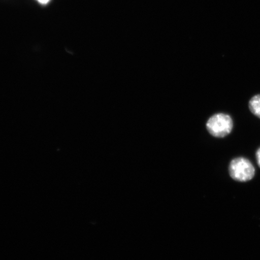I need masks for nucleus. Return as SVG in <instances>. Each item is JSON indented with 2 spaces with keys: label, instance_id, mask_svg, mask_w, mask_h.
<instances>
[{
  "label": "nucleus",
  "instance_id": "1",
  "mask_svg": "<svg viewBox=\"0 0 260 260\" xmlns=\"http://www.w3.org/2000/svg\"><path fill=\"white\" fill-rule=\"evenodd\" d=\"M229 174L233 180L245 183L251 180L255 174V168L248 158L237 157L231 161Z\"/></svg>",
  "mask_w": 260,
  "mask_h": 260
},
{
  "label": "nucleus",
  "instance_id": "2",
  "mask_svg": "<svg viewBox=\"0 0 260 260\" xmlns=\"http://www.w3.org/2000/svg\"><path fill=\"white\" fill-rule=\"evenodd\" d=\"M233 121L225 113H217L211 116L207 122L208 132L214 137L222 138L230 134L233 128Z\"/></svg>",
  "mask_w": 260,
  "mask_h": 260
},
{
  "label": "nucleus",
  "instance_id": "3",
  "mask_svg": "<svg viewBox=\"0 0 260 260\" xmlns=\"http://www.w3.org/2000/svg\"><path fill=\"white\" fill-rule=\"evenodd\" d=\"M249 108L253 115L260 118V94L253 96L249 101Z\"/></svg>",
  "mask_w": 260,
  "mask_h": 260
},
{
  "label": "nucleus",
  "instance_id": "4",
  "mask_svg": "<svg viewBox=\"0 0 260 260\" xmlns=\"http://www.w3.org/2000/svg\"><path fill=\"white\" fill-rule=\"evenodd\" d=\"M256 161H257L259 167L260 168V148L258 149L257 151H256Z\"/></svg>",
  "mask_w": 260,
  "mask_h": 260
},
{
  "label": "nucleus",
  "instance_id": "5",
  "mask_svg": "<svg viewBox=\"0 0 260 260\" xmlns=\"http://www.w3.org/2000/svg\"><path fill=\"white\" fill-rule=\"evenodd\" d=\"M38 3H40L41 5H47L49 2H50V0H37Z\"/></svg>",
  "mask_w": 260,
  "mask_h": 260
}]
</instances>
